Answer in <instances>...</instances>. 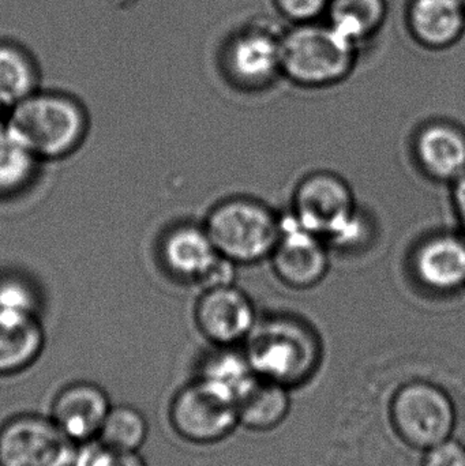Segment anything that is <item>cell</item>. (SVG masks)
<instances>
[{
    "instance_id": "1",
    "label": "cell",
    "mask_w": 465,
    "mask_h": 466,
    "mask_svg": "<svg viewBox=\"0 0 465 466\" xmlns=\"http://www.w3.org/2000/svg\"><path fill=\"white\" fill-rule=\"evenodd\" d=\"M242 350L257 378L291 391L303 388L321 364L316 331L294 318L258 319Z\"/></svg>"
},
{
    "instance_id": "2",
    "label": "cell",
    "mask_w": 465,
    "mask_h": 466,
    "mask_svg": "<svg viewBox=\"0 0 465 466\" xmlns=\"http://www.w3.org/2000/svg\"><path fill=\"white\" fill-rule=\"evenodd\" d=\"M5 125L38 160L56 161L84 144L89 116L71 96L37 90L8 109Z\"/></svg>"
},
{
    "instance_id": "3",
    "label": "cell",
    "mask_w": 465,
    "mask_h": 466,
    "mask_svg": "<svg viewBox=\"0 0 465 466\" xmlns=\"http://www.w3.org/2000/svg\"><path fill=\"white\" fill-rule=\"evenodd\" d=\"M289 215L330 248H352L369 233L354 191L333 172H313L303 177L295 187Z\"/></svg>"
},
{
    "instance_id": "4",
    "label": "cell",
    "mask_w": 465,
    "mask_h": 466,
    "mask_svg": "<svg viewBox=\"0 0 465 466\" xmlns=\"http://www.w3.org/2000/svg\"><path fill=\"white\" fill-rule=\"evenodd\" d=\"M358 52L328 22L292 25L284 35L281 76L308 89L335 86L354 70Z\"/></svg>"
},
{
    "instance_id": "5",
    "label": "cell",
    "mask_w": 465,
    "mask_h": 466,
    "mask_svg": "<svg viewBox=\"0 0 465 466\" xmlns=\"http://www.w3.org/2000/svg\"><path fill=\"white\" fill-rule=\"evenodd\" d=\"M221 257L237 265L269 260L281 218L269 207L251 198H231L216 205L204 224Z\"/></svg>"
},
{
    "instance_id": "6",
    "label": "cell",
    "mask_w": 465,
    "mask_h": 466,
    "mask_svg": "<svg viewBox=\"0 0 465 466\" xmlns=\"http://www.w3.org/2000/svg\"><path fill=\"white\" fill-rule=\"evenodd\" d=\"M169 423L177 437L198 446L217 445L239 429L237 404L197 378L175 394Z\"/></svg>"
},
{
    "instance_id": "7",
    "label": "cell",
    "mask_w": 465,
    "mask_h": 466,
    "mask_svg": "<svg viewBox=\"0 0 465 466\" xmlns=\"http://www.w3.org/2000/svg\"><path fill=\"white\" fill-rule=\"evenodd\" d=\"M78 446L45 416L24 413L0 426V466H74Z\"/></svg>"
},
{
    "instance_id": "8",
    "label": "cell",
    "mask_w": 465,
    "mask_h": 466,
    "mask_svg": "<svg viewBox=\"0 0 465 466\" xmlns=\"http://www.w3.org/2000/svg\"><path fill=\"white\" fill-rule=\"evenodd\" d=\"M286 30L269 18L253 19L227 44L224 63L229 76L245 87H261L281 76Z\"/></svg>"
},
{
    "instance_id": "9",
    "label": "cell",
    "mask_w": 465,
    "mask_h": 466,
    "mask_svg": "<svg viewBox=\"0 0 465 466\" xmlns=\"http://www.w3.org/2000/svg\"><path fill=\"white\" fill-rule=\"evenodd\" d=\"M164 268L183 281L205 288L234 282V263L221 257L204 226L179 224L160 243Z\"/></svg>"
},
{
    "instance_id": "10",
    "label": "cell",
    "mask_w": 465,
    "mask_h": 466,
    "mask_svg": "<svg viewBox=\"0 0 465 466\" xmlns=\"http://www.w3.org/2000/svg\"><path fill=\"white\" fill-rule=\"evenodd\" d=\"M258 319L253 300L234 282L204 288L194 309L197 329L215 348L243 347Z\"/></svg>"
},
{
    "instance_id": "11",
    "label": "cell",
    "mask_w": 465,
    "mask_h": 466,
    "mask_svg": "<svg viewBox=\"0 0 465 466\" xmlns=\"http://www.w3.org/2000/svg\"><path fill=\"white\" fill-rule=\"evenodd\" d=\"M330 247L291 215L281 218L280 236L270 255L273 273L287 287L306 290L329 273Z\"/></svg>"
},
{
    "instance_id": "12",
    "label": "cell",
    "mask_w": 465,
    "mask_h": 466,
    "mask_svg": "<svg viewBox=\"0 0 465 466\" xmlns=\"http://www.w3.org/2000/svg\"><path fill=\"white\" fill-rule=\"evenodd\" d=\"M109 410L108 396L100 386L76 382L55 397L49 418L76 445H84L97 440Z\"/></svg>"
},
{
    "instance_id": "13",
    "label": "cell",
    "mask_w": 465,
    "mask_h": 466,
    "mask_svg": "<svg viewBox=\"0 0 465 466\" xmlns=\"http://www.w3.org/2000/svg\"><path fill=\"white\" fill-rule=\"evenodd\" d=\"M415 277L428 289L456 293L465 289V238L460 233H436L418 246Z\"/></svg>"
},
{
    "instance_id": "14",
    "label": "cell",
    "mask_w": 465,
    "mask_h": 466,
    "mask_svg": "<svg viewBox=\"0 0 465 466\" xmlns=\"http://www.w3.org/2000/svg\"><path fill=\"white\" fill-rule=\"evenodd\" d=\"M414 155L430 179L452 185L465 172V130L450 122H431L418 131Z\"/></svg>"
},
{
    "instance_id": "15",
    "label": "cell",
    "mask_w": 465,
    "mask_h": 466,
    "mask_svg": "<svg viewBox=\"0 0 465 466\" xmlns=\"http://www.w3.org/2000/svg\"><path fill=\"white\" fill-rule=\"evenodd\" d=\"M406 19L412 38L430 51L450 48L465 35L460 0H409Z\"/></svg>"
},
{
    "instance_id": "16",
    "label": "cell",
    "mask_w": 465,
    "mask_h": 466,
    "mask_svg": "<svg viewBox=\"0 0 465 466\" xmlns=\"http://www.w3.org/2000/svg\"><path fill=\"white\" fill-rule=\"evenodd\" d=\"M44 344L40 318L0 311V377L29 369L43 353Z\"/></svg>"
},
{
    "instance_id": "17",
    "label": "cell",
    "mask_w": 465,
    "mask_h": 466,
    "mask_svg": "<svg viewBox=\"0 0 465 466\" xmlns=\"http://www.w3.org/2000/svg\"><path fill=\"white\" fill-rule=\"evenodd\" d=\"M239 429L267 434L283 426L292 410V391L257 378L237 405Z\"/></svg>"
},
{
    "instance_id": "18",
    "label": "cell",
    "mask_w": 465,
    "mask_h": 466,
    "mask_svg": "<svg viewBox=\"0 0 465 466\" xmlns=\"http://www.w3.org/2000/svg\"><path fill=\"white\" fill-rule=\"evenodd\" d=\"M387 0H330L328 24L360 48L387 21Z\"/></svg>"
},
{
    "instance_id": "19",
    "label": "cell",
    "mask_w": 465,
    "mask_h": 466,
    "mask_svg": "<svg viewBox=\"0 0 465 466\" xmlns=\"http://www.w3.org/2000/svg\"><path fill=\"white\" fill-rule=\"evenodd\" d=\"M41 161L24 142L0 123V198L18 196L32 185Z\"/></svg>"
},
{
    "instance_id": "20",
    "label": "cell",
    "mask_w": 465,
    "mask_h": 466,
    "mask_svg": "<svg viewBox=\"0 0 465 466\" xmlns=\"http://www.w3.org/2000/svg\"><path fill=\"white\" fill-rule=\"evenodd\" d=\"M37 71L18 46L0 44V104L10 109L37 92Z\"/></svg>"
},
{
    "instance_id": "21",
    "label": "cell",
    "mask_w": 465,
    "mask_h": 466,
    "mask_svg": "<svg viewBox=\"0 0 465 466\" xmlns=\"http://www.w3.org/2000/svg\"><path fill=\"white\" fill-rule=\"evenodd\" d=\"M147 437L145 416L128 405L111 407L97 441L119 451H138Z\"/></svg>"
},
{
    "instance_id": "22",
    "label": "cell",
    "mask_w": 465,
    "mask_h": 466,
    "mask_svg": "<svg viewBox=\"0 0 465 466\" xmlns=\"http://www.w3.org/2000/svg\"><path fill=\"white\" fill-rule=\"evenodd\" d=\"M0 311L38 317V295L27 279L0 277Z\"/></svg>"
},
{
    "instance_id": "23",
    "label": "cell",
    "mask_w": 465,
    "mask_h": 466,
    "mask_svg": "<svg viewBox=\"0 0 465 466\" xmlns=\"http://www.w3.org/2000/svg\"><path fill=\"white\" fill-rule=\"evenodd\" d=\"M74 466H147V462L138 451H114L96 440L78 446Z\"/></svg>"
},
{
    "instance_id": "24",
    "label": "cell",
    "mask_w": 465,
    "mask_h": 466,
    "mask_svg": "<svg viewBox=\"0 0 465 466\" xmlns=\"http://www.w3.org/2000/svg\"><path fill=\"white\" fill-rule=\"evenodd\" d=\"M278 13L292 25L318 22L327 15L330 0H273Z\"/></svg>"
},
{
    "instance_id": "25",
    "label": "cell",
    "mask_w": 465,
    "mask_h": 466,
    "mask_svg": "<svg viewBox=\"0 0 465 466\" xmlns=\"http://www.w3.org/2000/svg\"><path fill=\"white\" fill-rule=\"evenodd\" d=\"M453 212L458 220L460 235L465 238V172L450 185Z\"/></svg>"
},
{
    "instance_id": "26",
    "label": "cell",
    "mask_w": 465,
    "mask_h": 466,
    "mask_svg": "<svg viewBox=\"0 0 465 466\" xmlns=\"http://www.w3.org/2000/svg\"><path fill=\"white\" fill-rule=\"evenodd\" d=\"M5 106L0 104V123L5 122Z\"/></svg>"
},
{
    "instance_id": "27",
    "label": "cell",
    "mask_w": 465,
    "mask_h": 466,
    "mask_svg": "<svg viewBox=\"0 0 465 466\" xmlns=\"http://www.w3.org/2000/svg\"><path fill=\"white\" fill-rule=\"evenodd\" d=\"M461 5H463V7L465 8V0H460Z\"/></svg>"
}]
</instances>
